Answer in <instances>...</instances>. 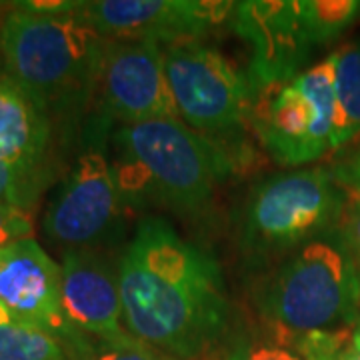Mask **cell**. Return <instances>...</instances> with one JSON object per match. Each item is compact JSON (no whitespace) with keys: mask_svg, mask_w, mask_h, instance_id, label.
<instances>
[{"mask_svg":"<svg viewBox=\"0 0 360 360\" xmlns=\"http://www.w3.org/2000/svg\"><path fill=\"white\" fill-rule=\"evenodd\" d=\"M288 347L302 360H360L352 348V326L292 336Z\"/></svg>","mask_w":360,"mask_h":360,"instance_id":"d6986e66","label":"cell"},{"mask_svg":"<svg viewBox=\"0 0 360 360\" xmlns=\"http://www.w3.org/2000/svg\"><path fill=\"white\" fill-rule=\"evenodd\" d=\"M234 2L222 0H92L78 14L106 40H153L162 46L206 40L231 25Z\"/></svg>","mask_w":360,"mask_h":360,"instance_id":"8fae6325","label":"cell"},{"mask_svg":"<svg viewBox=\"0 0 360 360\" xmlns=\"http://www.w3.org/2000/svg\"><path fill=\"white\" fill-rule=\"evenodd\" d=\"M98 110L92 130L110 134V124L179 118L168 84L165 46L153 40H106L94 92Z\"/></svg>","mask_w":360,"mask_h":360,"instance_id":"9c48e42d","label":"cell"},{"mask_svg":"<svg viewBox=\"0 0 360 360\" xmlns=\"http://www.w3.org/2000/svg\"><path fill=\"white\" fill-rule=\"evenodd\" d=\"M120 257L108 248L63 252V307L70 324L103 347H134L141 340L124 324Z\"/></svg>","mask_w":360,"mask_h":360,"instance_id":"4fadbf2b","label":"cell"},{"mask_svg":"<svg viewBox=\"0 0 360 360\" xmlns=\"http://www.w3.org/2000/svg\"><path fill=\"white\" fill-rule=\"evenodd\" d=\"M2 72L52 120L84 115L94 103L106 39L77 13L37 14L8 4Z\"/></svg>","mask_w":360,"mask_h":360,"instance_id":"3957f363","label":"cell"},{"mask_svg":"<svg viewBox=\"0 0 360 360\" xmlns=\"http://www.w3.org/2000/svg\"><path fill=\"white\" fill-rule=\"evenodd\" d=\"M0 302L14 321L60 338L75 360H84L101 347L70 324L63 307L60 264L34 238L0 248Z\"/></svg>","mask_w":360,"mask_h":360,"instance_id":"30bf717a","label":"cell"},{"mask_svg":"<svg viewBox=\"0 0 360 360\" xmlns=\"http://www.w3.org/2000/svg\"><path fill=\"white\" fill-rule=\"evenodd\" d=\"M222 360H302L295 350L278 342L243 340L234 342Z\"/></svg>","mask_w":360,"mask_h":360,"instance_id":"44dd1931","label":"cell"},{"mask_svg":"<svg viewBox=\"0 0 360 360\" xmlns=\"http://www.w3.org/2000/svg\"><path fill=\"white\" fill-rule=\"evenodd\" d=\"M84 360H174L158 352L146 345H134V347H101L96 348L90 356Z\"/></svg>","mask_w":360,"mask_h":360,"instance_id":"cb8c5ba5","label":"cell"},{"mask_svg":"<svg viewBox=\"0 0 360 360\" xmlns=\"http://www.w3.org/2000/svg\"><path fill=\"white\" fill-rule=\"evenodd\" d=\"M338 108L336 150L360 142V40L348 42L333 54Z\"/></svg>","mask_w":360,"mask_h":360,"instance_id":"9a60e30c","label":"cell"},{"mask_svg":"<svg viewBox=\"0 0 360 360\" xmlns=\"http://www.w3.org/2000/svg\"><path fill=\"white\" fill-rule=\"evenodd\" d=\"M103 144L94 136L77 156L44 212L42 232L63 252L106 248L120 234L127 206Z\"/></svg>","mask_w":360,"mask_h":360,"instance_id":"ba28073f","label":"cell"},{"mask_svg":"<svg viewBox=\"0 0 360 360\" xmlns=\"http://www.w3.org/2000/svg\"><path fill=\"white\" fill-rule=\"evenodd\" d=\"M13 321L14 319L11 316V312L4 309V307H2V302H0V326H2V324H8V322H13Z\"/></svg>","mask_w":360,"mask_h":360,"instance_id":"4316f807","label":"cell"},{"mask_svg":"<svg viewBox=\"0 0 360 360\" xmlns=\"http://www.w3.org/2000/svg\"><path fill=\"white\" fill-rule=\"evenodd\" d=\"M248 302L288 338L347 328L360 314L359 270L335 231L257 272Z\"/></svg>","mask_w":360,"mask_h":360,"instance_id":"277c9868","label":"cell"},{"mask_svg":"<svg viewBox=\"0 0 360 360\" xmlns=\"http://www.w3.org/2000/svg\"><path fill=\"white\" fill-rule=\"evenodd\" d=\"M56 174L58 165L54 160L34 167L0 162V202L34 212L44 191L56 180Z\"/></svg>","mask_w":360,"mask_h":360,"instance_id":"e0dca14e","label":"cell"},{"mask_svg":"<svg viewBox=\"0 0 360 360\" xmlns=\"http://www.w3.org/2000/svg\"><path fill=\"white\" fill-rule=\"evenodd\" d=\"M118 274L124 324L142 345L202 360L229 340L234 310L219 260L165 217L141 219Z\"/></svg>","mask_w":360,"mask_h":360,"instance_id":"6da1fadb","label":"cell"},{"mask_svg":"<svg viewBox=\"0 0 360 360\" xmlns=\"http://www.w3.org/2000/svg\"><path fill=\"white\" fill-rule=\"evenodd\" d=\"M298 4L316 49L340 39L360 16V0H298Z\"/></svg>","mask_w":360,"mask_h":360,"instance_id":"ac0fdd59","label":"cell"},{"mask_svg":"<svg viewBox=\"0 0 360 360\" xmlns=\"http://www.w3.org/2000/svg\"><path fill=\"white\" fill-rule=\"evenodd\" d=\"M165 65L180 120L231 155L255 106L248 72L208 40L167 44Z\"/></svg>","mask_w":360,"mask_h":360,"instance_id":"52a82bcc","label":"cell"},{"mask_svg":"<svg viewBox=\"0 0 360 360\" xmlns=\"http://www.w3.org/2000/svg\"><path fill=\"white\" fill-rule=\"evenodd\" d=\"M348 194L330 168L274 172L252 186L236 220L234 243L255 272L336 231Z\"/></svg>","mask_w":360,"mask_h":360,"instance_id":"5b68a950","label":"cell"},{"mask_svg":"<svg viewBox=\"0 0 360 360\" xmlns=\"http://www.w3.org/2000/svg\"><path fill=\"white\" fill-rule=\"evenodd\" d=\"M116 184L129 208L194 217L206 210L232 158L180 118L122 124L112 132Z\"/></svg>","mask_w":360,"mask_h":360,"instance_id":"7a4b0ae2","label":"cell"},{"mask_svg":"<svg viewBox=\"0 0 360 360\" xmlns=\"http://www.w3.org/2000/svg\"><path fill=\"white\" fill-rule=\"evenodd\" d=\"M250 127L281 167H309L335 153L338 108L333 56L288 82L257 90Z\"/></svg>","mask_w":360,"mask_h":360,"instance_id":"8992f818","label":"cell"},{"mask_svg":"<svg viewBox=\"0 0 360 360\" xmlns=\"http://www.w3.org/2000/svg\"><path fill=\"white\" fill-rule=\"evenodd\" d=\"M54 120L0 72V162L44 165L54 160Z\"/></svg>","mask_w":360,"mask_h":360,"instance_id":"5bb4252c","label":"cell"},{"mask_svg":"<svg viewBox=\"0 0 360 360\" xmlns=\"http://www.w3.org/2000/svg\"><path fill=\"white\" fill-rule=\"evenodd\" d=\"M32 231H34V212L0 202V248L13 245L16 240L32 238Z\"/></svg>","mask_w":360,"mask_h":360,"instance_id":"ffe728a7","label":"cell"},{"mask_svg":"<svg viewBox=\"0 0 360 360\" xmlns=\"http://www.w3.org/2000/svg\"><path fill=\"white\" fill-rule=\"evenodd\" d=\"M352 348H354V352L360 356V314L356 322L352 324Z\"/></svg>","mask_w":360,"mask_h":360,"instance_id":"484cf974","label":"cell"},{"mask_svg":"<svg viewBox=\"0 0 360 360\" xmlns=\"http://www.w3.org/2000/svg\"><path fill=\"white\" fill-rule=\"evenodd\" d=\"M0 360H75L60 338L26 322L0 326Z\"/></svg>","mask_w":360,"mask_h":360,"instance_id":"2e32d148","label":"cell"},{"mask_svg":"<svg viewBox=\"0 0 360 360\" xmlns=\"http://www.w3.org/2000/svg\"><path fill=\"white\" fill-rule=\"evenodd\" d=\"M8 4L6 2H0V72H2V30H4V20H6V14H8Z\"/></svg>","mask_w":360,"mask_h":360,"instance_id":"d4e9b609","label":"cell"},{"mask_svg":"<svg viewBox=\"0 0 360 360\" xmlns=\"http://www.w3.org/2000/svg\"><path fill=\"white\" fill-rule=\"evenodd\" d=\"M336 234L352 258L360 276V198H348L342 219L336 226Z\"/></svg>","mask_w":360,"mask_h":360,"instance_id":"7402d4cb","label":"cell"},{"mask_svg":"<svg viewBox=\"0 0 360 360\" xmlns=\"http://www.w3.org/2000/svg\"><path fill=\"white\" fill-rule=\"evenodd\" d=\"M347 148L350 150L340 153V158L333 165L330 172L335 174L342 191L348 194V198H360V142Z\"/></svg>","mask_w":360,"mask_h":360,"instance_id":"603a6c76","label":"cell"},{"mask_svg":"<svg viewBox=\"0 0 360 360\" xmlns=\"http://www.w3.org/2000/svg\"><path fill=\"white\" fill-rule=\"evenodd\" d=\"M229 28L250 51L246 72L255 94L304 72L302 66L316 49L298 0L234 2Z\"/></svg>","mask_w":360,"mask_h":360,"instance_id":"7c38bea8","label":"cell"}]
</instances>
